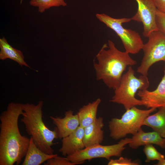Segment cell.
<instances>
[{"mask_svg": "<svg viewBox=\"0 0 165 165\" xmlns=\"http://www.w3.org/2000/svg\"><path fill=\"white\" fill-rule=\"evenodd\" d=\"M156 165H165V159H164L161 160L159 161Z\"/></svg>", "mask_w": 165, "mask_h": 165, "instance_id": "cell-25", "label": "cell"}, {"mask_svg": "<svg viewBox=\"0 0 165 165\" xmlns=\"http://www.w3.org/2000/svg\"><path fill=\"white\" fill-rule=\"evenodd\" d=\"M50 118L58 130L60 139L70 135L79 126L77 114H74V111L71 110L66 111L63 118L50 116Z\"/></svg>", "mask_w": 165, "mask_h": 165, "instance_id": "cell-11", "label": "cell"}, {"mask_svg": "<svg viewBox=\"0 0 165 165\" xmlns=\"http://www.w3.org/2000/svg\"><path fill=\"white\" fill-rule=\"evenodd\" d=\"M156 22L158 30L165 35V13L157 9Z\"/></svg>", "mask_w": 165, "mask_h": 165, "instance_id": "cell-23", "label": "cell"}, {"mask_svg": "<svg viewBox=\"0 0 165 165\" xmlns=\"http://www.w3.org/2000/svg\"><path fill=\"white\" fill-rule=\"evenodd\" d=\"M143 151L146 157L145 162L155 160L159 161L165 159L164 156L159 152L152 144L144 145Z\"/></svg>", "mask_w": 165, "mask_h": 165, "instance_id": "cell-20", "label": "cell"}, {"mask_svg": "<svg viewBox=\"0 0 165 165\" xmlns=\"http://www.w3.org/2000/svg\"><path fill=\"white\" fill-rule=\"evenodd\" d=\"M100 98L84 105L77 113L79 122V126L84 128L94 121L97 118L98 107L101 102Z\"/></svg>", "mask_w": 165, "mask_h": 165, "instance_id": "cell-16", "label": "cell"}, {"mask_svg": "<svg viewBox=\"0 0 165 165\" xmlns=\"http://www.w3.org/2000/svg\"><path fill=\"white\" fill-rule=\"evenodd\" d=\"M30 4L32 6L38 7V11L41 13L52 7L67 5L64 0H31Z\"/></svg>", "mask_w": 165, "mask_h": 165, "instance_id": "cell-19", "label": "cell"}, {"mask_svg": "<svg viewBox=\"0 0 165 165\" xmlns=\"http://www.w3.org/2000/svg\"><path fill=\"white\" fill-rule=\"evenodd\" d=\"M96 16L100 21L116 33L120 38L126 52L136 54L142 50L144 44L139 34L123 26V23L131 21V18H114L104 13H97Z\"/></svg>", "mask_w": 165, "mask_h": 165, "instance_id": "cell-6", "label": "cell"}, {"mask_svg": "<svg viewBox=\"0 0 165 165\" xmlns=\"http://www.w3.org/2000/svg\"><path fill=\"white\" fill-rule=\"evenodd\" d=\"M42 101L37 105L23 104V112L21 122L24 125L28 134L31 137L37 147L45 153L53 154L52 146L55 144V139L59 138L58 130L56 127L51 130L46 126L43 120Z\"/></svg>", "mask_w": 165, "mask_h": 165, "instance_id": "cell-3", "label": "cell"}, {"mask_svg": "<svg viewBox=\"0 0 165 165\" xmlns=\"http://www.w3.org/2000/svg\"><path fill=\"white\" fill-rule=\"evenodd\" d=\"M84 128L80 126L73 133L62 139V146L59 150L62 155L67 156L85 148L83 142Z\"/></svg>", "mask_w": 165, "mask_h": 165, "instance_id": "cell-12", "label": "cell"}, {"mask_svg": "<svg viewBox=\"0 0 165 165\" xmlns=\"http://www.w3.org/2000/svg\"><path fill=\"white\" fill-rule=\"evenodd\" d=\"M131 139L132 141L128 145L133 149L149 144L156 145L162 148H165V138L154 131L145 132L141 128L136 134L133 135Z\"/></svg>", "mask_w": 165, "mask_h": 165, "instance_id": "cell-13", "label": "cell"}, {"mask_svg": "<svg viewBox=\"0 0 165 165\" xmlns=\"http://www.w3.org/2000/svg\"><path fill=\"white\" fill-rule=\"evenodd\" d=\"M23 112V104L11 102L0 115V165H18L26 154L30 139L21 135L18 124Z\"/></svg>", "mask_w": 165, "mask_h": 165, "instance_id": "cell-1", "label": "cell"}, {"mask_svg": "<svg viewBox=\"0 0 165 165\" xmlns=\"http://www.w3.org/2000/svg\"><path fill=\"white\" fill-rule=\"evenodd\" d=\"M79 164H80L72 162L66 157H61L58 156L48 160L44 163L45 165H75Z\"/></svg>", "mask_w": 165, "mask_h": 165, "instance_id": "cell-21", "label": "cell"}, {"mask_svg": "<svg viewBox=\"0 0 165 165\" xmlns=\"http://www.w3.org/2000/svg\"><path fill=\"white\" fill-rule=\"evenodd\" d=\"M156 109L142 110L134 106L126 110L120 118H113L108 122L110 137L117 140L129 134L134 135L141 128L145 119Z\"/></svg>", "mask_w": 165, "mask_h": 165, "instance_id": "cell-5", "label": "cell"}, {"mask_svg": "<svg viewBox=\"0 0 165 165\" xmlns=\"http://www.w3.org/2000/svg\"><path fill=\"white\" fill-rule=\"evenodd\" d=\"M137 3L138 9L132 20L141 22L143 25L142 34L148 37L152 32L158 30L156 22L157 9L154 0H135Z\"/></svg>", "mask_w": 165, "mask_h": 165, "instance_id": "cell-9", "label": "cell"}, {"mask_svg": "<svg viewBox=\"0 0 165 165\" xmlns=\"http://www.w3.org/2000/svg\"><path fill=\"white\" fill-rule=\"evenodd\" d=\"M22 0H21V1H20V3H21V4L22 3Z\"/></svg>", "mask_w": 165, "mask_h": 165, "instance_id": "cell-26", "label": "cell"}, {"mask_svg": "<svg viewBox=\"0 0 165 165\" xmlns=\"http://www.w3.org/2000/svg\"><path fill=\"white\" fill-rule=\"evenodd\" d=\"M131 141V138H125L121 139L117 143L112 145H94L79 150L66 157L72 162L80 164L83 163L86 160L96 158H105L109 160L112 156H121L125 148V146Z\"/></svg>", "mask_w": 165, "mask_h": 165, "instance_id": "cell-7", "label": "cell"}, {"mask_svg": "<svg viewBox=\"0 0 165 165\" xmlns=\"http://www.w3.org/2000/svg\"><path fill=\"white\" fill-rule=\"evenodd\" d=\"M164 62H165V61H164ZM164 72H165V69H164Z\"/></svg>", "mask_w": 165, "mask_h": 165, "instance_id": "cell-27", "label": "cell"}, {"mask_svg": "<svg viewBox=\"0 0 165 165\" xmlns=\"http://www.w3.org/2000/svg\"><path fill=\"white\" fill-rule=\"evenodd\" d=\"M149 82L147 76L141 75L136 77L134 71L130 66L127 72L122 75L120 83L114 90L110 102L122 105L127 110L134 106L144 104L135 95L138 90L147 89Z\"/></svg>", "mask_w": 165, "mask_h": 165, "instance_id": "cell-4", "label": "cell"}, {"mask_svg": "<svg viewBox=\"0 0 165 165\" xmlns=\"http://www.w3.org/2000/svg\"><path fill=\"white\" fill-rule=\"evenodd\" d=\"M22 165H39L55 157L57 154H49L42 151L34 143L32 138Z\"/></svg>", "mask_w": 165, "mask_h": 165, "instance_id": "cell-15", "label": "cell"}, {"mask_svg": "<svg viewBox=\"0 0 165 165\" xmlns=\"http://www.w3.org/2000/svg\"><path fill=\"white\" fill-rule=\"evenodd\" d=\"M137 95L147 109L165 107V72L156 89L152 91L140 90Z\"/></svg>", "mask_w": 165, "mask_h": 165, "instance_id": "cell-10", "label": "cell"}, {"mask_svg": "<svg viewBox=\"0 0 165 165\" xmlns=\"http://www.w3.org/2000/svg\"><path fill=\"white\" fill-rule=\"evenodd\" d=\"M103 119L99 117L84 128L83 142L85 147L101 144L104 139Z\"/></svg>", "mask_w": 165, "mask_h": 165, "instance_id": "cell-14", "label": "cell"}, {"mask_svg": "<svg viewBox=\"0 0 165 165\" xmlns=\"http://www.w3.org/2000/svg\"><path fill=\"white\" fill-rule=\"evenodd\" d=\"M158 109L156 112L149 115L145 119L143 125L151 127L165 138V107Z\"/></svg>", "mask_w": 165, "mask_h": 165, "instance_id": "cell-18", "label": "cell"}, {"mask_svg": "<svg viewBox=\"0 0 165 165\" xmlns=\"http://www.w3.org/2000/svg\"><path fill=\"white\" fill-rule=\"evenodd\" d=\"M157 9L165 13V0H154Z\"/></svg>", "mask_w": 165, "mask_h": 165, "instance_id": "cell-24", "label": "cell"}, {"mask_svg": "<svg viewBox=\"0 0 165 165\" xmlns=\"http://www.w3.org/2000/svg\"><path fill=\"white\" fill-rule=\"evenodd\" d=\"M147 42L144 44L143 56L137 72L147 76L150 67L156 62L165 61V35L159 30L152 32L148 35Z\"/></svg>", "mask_w": 165, "mask_h": 165, "instance_id": "cell-8", "label": "cell"}, {"mask_svg": "<svg viewBox=\"0 0 165 165\" xmlns=\"http://www.w3.org/2000/svg\"><path fill=\"white\" fill-rule=\"evenodd\" d=\"M0 59L4 60L9 59L21 66L30 68L24 60V57L20 50L13 47L4 37L0 38Z\"/></svg>", "mask_w": 165, "mask_h": 165, "instance_id": "cell-17", "label": "cell"}, {"mask_svg": "<svg viewBox=\"0 0 165 165\" xmlns=\"http://www.w3.org/2000/svg\"><path fill=\"white\" fill-rule=\"evenodd\" d=\"M137 160L133 161L131 159L120 156L118 159H111L108 163V165H138Z\"/></svg>", "mask_w": 165, "mask_h": 165, "instance_id": "cell-22", "label": "cell"}, {"mask_svg": "<svg viewBox=\"0 0 165 165\" xmlns=\"http://www.w3.org/2000/svg\"><path fill=\"white\" fill-rule=\"evenodd\" d=\"M108 45L105 44L96 55L97 62H94V67L97 80L102 81L114 90L119 85L127 66L135 65L137 62L128 53L119 50L112 41L108 40Z\"/></svg>", "mask_w": 165, "mask_h": 165, "instance_id": "cell-2", "label": "cell"}]
</instances>
